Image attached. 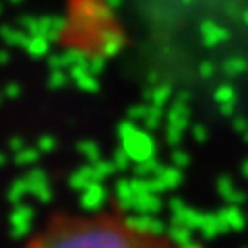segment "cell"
Masks as SVG:
<instances>
[{"label":"cell","mask_w":248,"mask_h":248,"mask_svg":"<svg viewBox=\"0 0 248 248\" xmlns=\"http://www.w3.org/2000/svg\"><path fill=\"white\" fill-rule=\"evenodd\" d=\"M21 248H186L170 232L116 207L62 209L46 215Z\"/></svg>","instance_id":"cell-1"}]
</instances>
